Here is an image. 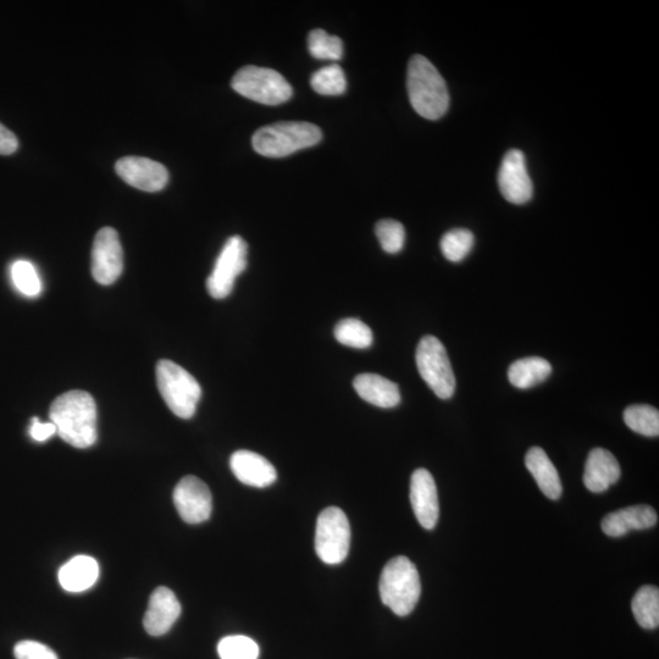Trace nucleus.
<instances>
[{"label": "nucleus", "instance_id": "obj_21", "mask_svg": "<svg viewBox=\"0 0 659 659\" xmlns=\"http://www.w3.org/2000/svg\"><path fill=\"white\" fill-rule=\"evenodd\" d=\"M99 566L90 556H76L59 570V583L68 592H82L96 584Z\"/></svg>", "mask_w": 659, "mask_h": 659}, {"label": "nucleus", "instance_id": "obj_33", "mask_svg": "<svg viewBox=\"0 0 659 659\" xmlns=\"http://www.w3.org/2000/svg\"><path fill=\"white\" fill-rule=\"evenodd\" d=\"M29 433L33 440L44 442L51 439L54 434H57V428H55V425L52 422L41 423L40 419L33 418Z\"/></svg>", "mask_w": 659, "mask_h": 659}, {"label": "nucleus", "instance_id": "obj_3", "mask_svg": "<svg viewBox=\"0 0 659 659\" xmlns=\"http://www.w3.org/2000/svg\"><path fill=\"white\" fill-rule=\"evenodd\" d=\"M379 590L382 603L393 613L400 617L411 614L422 595L420 575L411 559H391L382 570Z\"/></svg>", "mask_w": 659, "mask_h": 659}, {"label": "nucleus", "instance_id": "obj_12", "mask_svg": "<svg viewBox=\"0 0 659 659\" xmlns=\"http://www.w3.org/2000/svg\"><path fill=\"white\" fill-rule=\"evenodd\" d=\"M498 186L502 196L513 204L528 203L533 197V182L526 169L525 155L519 149H512L503 158L498 171Z\"/></svg>", "mask_w": 659, "mask_h": 659}, {"label": "nucleus", "instance_id": "obj_2", "mask_svg": "<svg viewBox=\"0 0 659 659\" xmlns=\"http://www.w3.org/2000/svg\"><path fill=\"white\" fill-rule=\"evenodd\" d=\"M407 88L415 112L424 119L439 120L450 107V93L434 64L414 55L408 65Z\"/></svg>", "mask_w": 659, "mask_h": 659}, {"label": "nucleus", "instance_id": "obj_20", "mask_svg": "<svg viewBox=\"0 0 659 659\" xmlns=\"http://www.w3.org/2000/svg\"><path fill=\"white\" fill-rule=\"evenodd\" d=\"M525 465L539 485L542 494L550 500H558L562 496L563 486L555 465L547 453L540 447L530 448L526 453Z\"/></svg>", "mask_w": 659, "mask_h": 659}, {"label": "nucleus", "instance_id": "obj_17", "mask_svg": "<svg viewBox=\"0 0 659 659\" xmlns=\"http://www.w3.org/2000/svg\"><path fill=\"white\" fill-rule=\"evenodd\" d=\"M622 475L620 465L613 454L603 448H595L587 457L584 473L586 489L602 494L616 484Z\"/></svg>", "mask_w": 659, "mask_h": 659}, {"label": "nucleus", "instance_id": "obj_6", "mask_svg": "<svg viewBox=\"0 0 659 659\" xmlns=\"http://www.w3.org/2000/svg\"><path fill=\"white\" fill-rule=\"evenodd\" d=\"M231 86L242 97L265 105L285 103L293 94L290 83L278 71L253 65L238 70Z\"/></svg>", "mask_w": 659, "mask_h": 659}, {"label": "nucleus", "instance_id": "obj_32", "mask_svg": "<svg viewBox=\"0 0 659 659\" xmlns=\"http://www.w3.org/2000/svg\"><path fill=\"white\" fill-rule=\"evenodd\" d=\"M16 659H59L57 653L41 642L25 640L14 647Z\"/></svg>", "mask_w": 659, "mask_h": 659}, {"label": "nucleus", "instance_id": "obj_31", "mask_svg": "<svg viewBox=\"0 0 659 659\" xmlns=\"http://www.w3.org/2000/svg\"><path fill=\"white\" fill-rule=\"evenodd\" d=\"M375 232L386 253L396 254L402 251L406 241V230L401 223L392 219L381 220L376 224Z\"/></svg>", "mask_w": 659, "mask_h": 659}, {"label": "nucleus", "instance_id": "obj_34", "mask_svg": "<svg viewBox=\"0 0 659 659\" xmlns=\"http://www.w3.org/2000/svg\"><path fill=\"white\" fill-rule=\"evenodd\" d=\"M18 148V138L7 127L0 124V155L14 154Z\"/></svg>", "mask_w": 659, "mask_h": 659}, {"label": "nucleus", "instance_id": "obj_14", "mask_svg": "<svg viewBox=\"0 0 659 659\" xmlns=\"http://www.w3.org/2000/svg\"><path fill=\"white\" fill-rule=\"evenodd\" d=\"M411 502L415 517L426 530H433L439 522V495L433 475L426 469H418L412 475Z\"/></svg>", "mask_w": 659, "mask_h": 659}, {"label": "nucleus", "instance_id": "obj_22", "mask_svg": "<svg viewBox=\"0 0 659 659\" xmlns=\"http://www.w3.org/2000/svg\"><path fill=\"white\" fill-rule=\"evenodd\" d=\"M552 373V365L541 357L519 359L508 369L509 382L518 389L526 390L541 384Z\"/></svg>", "mask_w": 659, "mask_h": 659}, {"label": "nucleus", "instance_id": "obj_10", "mask_svg": "<svg viewBox=\"0 0 659 659\" xmlns=\"http://www.w3.org/2000/svg\"><path fill=\"white\" fill-rule=\"evenodd\" d=\"M124 252L118 232L104 227L94 238L92 249V276L103 286L113 285L123 274Z\"/></svg>", "mask_w": 659, "mask_h": 659}, {"label": "nucleus", "instance_id": "obj_15", "mask_svg": "<svg viewBox=\"0 0 659 659\" xmlns=\"http://www.w3.org/2000/svg\"><path fill=\"white\" fill-rule=\"evenodd\" d=\"M181 614V603L168 587L160 586L149 598L143 625L149 635L162 636L174 627Z\"/></svg>", "mask_w": 659, "mask_h": 659}, {"label": "nucleus", "instance_id": "obj_18", "mask_svg": "<svg viewBox=\"0 0 659 659\" xmlns=\"http://www.w3.org/2000/svg\"><path fill=\"white\" fill-rule=\"evenodd\" d=\"M657 522V512L651 506H631L607 514L602 520V531L607 536L622 537L633 530L651 529Z\"/></svg>", "mask_w": 659, "mask_h": 659}, {"label": "nucleus", "instance_id": "obj_29", "mask_svg": "<svg viewBox=\"0 0 659 659\" xmlns=\"http://www.w3.org/2000/svg\"><path fill=\"white\" fill-rule=\"evenodd\" d=\"M308 49L314 58L337 62L342 58L343 43L341 38L318 29L309 33Z\"/></svg>", "mask_w": 659, "mask_h": 659}, {"label": "nucleus", "instance_id": "obj_7", "mask_svg": "<svg viewBox=\"0 0 659 659\" xmlns=\"http://www.w3.org/2000/svg\"><path fill=\"white\" fill-rule=\"evenodd\" d=\"M415 361L420 376L441 400H450L456 391L450 358L445 346L434 336H424L420 340Z\"/></svg>", "mask_w": 659, "mask_h": 659}, {"label": "nucleus", "instance_id": "obj_24", "mask_svg": "<svg viewBox=\"0 0 659 659\" xmlns=\"http://www.w3.org/2000/svg\"><path fill=\"white\" fill-rule=\"evenodd\" d=\"M335 339L341 345L365 350L371 347L374 341L373 331L362 320L348 318L337 323L334 330Z\"/></svg>", "mask_w": 659, "mask_h": 659}, {"label": "nucleus", "instance_id": "obj_8", "mask_svg": "<svg viewBox=\"0 0 659 659\" xmlns=\"http://www.w3.org/2000/svg\"><path fill=\"white\" fill-rule=\"evenodd\" d=\"M351 546V526L342 509L329 507L319 515L315 531V551L325 564H341Z\"/></svg>", "mask_w": 659, "mask_h": 659}, {"label": "nucleus", "instance_id": "obj_9", "mask_svg": "<svg viewBox=\"0 0 659 659\" xmlns=\"http://www.w3.org/2000/svg\"><path fill=\"white\" fill-rule=\"evenodd\" d=\"M248 246L241 236L229 238L207 280V290L215 299H224L234 291L235 281L248 264Z\"/></svg>", "mask_w": 659, "mask_h": 659}, {"label": "nucleus", "instance_id": "obj_19", "mask_svg": "<svg viewBox=\"0 0 659 659\" xmlns=\"http://www.w3.org/2000/svg\"><path fill=\"white\" fill-rule=\"evenodd\" d=\"M354 390L365 402L379 408H395L401 403V392L395 382L376 374H361L353 381Z\"/></svg>", "mask_w": 659, "mask_h": 659}, {"label": "nucleus", "instance_id": "obj_26", "mask_svg": "<svg viewBox=\"0 0 659 659\" xmlns=\"http://www.w3.org/2000/svg\"><path fill=\"white\" fill-rule=\"evenodd\" d=\"M11 280L21 295L35 298L41 295L42 281L35 265L27 260H16L10 269Z\"/></svg>", "mask_w": 659, "mask_h": 659}, {"label": "nucleus", "instance_id": "obj_1", "mask_svg": "<svg viewBox=\"0 0 659 659\" xmlns=\"http://www.w3.org/2000/svg\"><path fill=\"white\" fill-rule=\"evenodd\" d=\"M49 418L60 439L76 448H88L98 439L97 404L85 391H69L52 403Z\"/></svg>", "mask_w": 659, "mask_h": 659}, {"label": "nucleus", "instance_id": "obj_23", "mask_svg": "<svg viewBox=\"0 0 659 659\" xmlns=\"http://www.w3.org/2000/svg\"><path fill=\"white\" fill-rule=\"evenodd\" d=\"M636 622L640 627L653 630L659 625V590L652 585L642 586L631 602Z\"/></svg>", "mask_w": 659, "mask_h": 659}, {"label": "nucleus", "instance_id": "obj_4", "mask_svg": "<svg viewBox=\"0 0 659 659\" xmlns=\"http://www.w3.org/2000/svg\"><path fill=\"white\" fill-rule=\"evenodd\" d=\"M323 138L317 125L306 121H282L259 129L252 138L254 151L267 158H285L313 147Z\"/></svg>", "mask_w": 659, "mask_h": 659}, {"label": "nucleus", "instance_id": "obj_16", "mask_svg": "<svg viewBox=\"0 0 659 659\" xmlns=\"http://www.w3.org/2000/svg\"><path fill=\"white\" fill-rule=\"evenodd\" d=\"M232 473L242 484L258 489L273 485L278 479L274 465L267 458L252 451H237L230 459Z\"/></svg>", "mask_w": 659, "mask_h": 659}, {"label": "nucleus", "instance_id": "obj_27", "mask_svg": "<svg viewBox=\"0 0 659 659\" xmlns=\"http://www.w3.org/2000/svg\"><path fill=\"white\" fill-rule=\"evenodd\" d=\"M313 90L323 96H340L347 90V80L340 65L332 64L320 69L310 79Z\"/></svg>", "mask_w": 659, "mask_h": 659}, {"label": "nucleus", "instance_id": "obj_13", "mask_svg": "<svg viewBox=\"0 0 659 659\" xmlns=\"http://www.w3.org/2000/svg\"><path fill=\"white\" fill-rule=\"evenodd\" d=\"M115 171L127 185L145 192L164 190L169 182V171L163 164L142 157L121 158Z\"/></svg>", "mask_w": 659, "mask_h": 659}, {"label": "nucleus", "instance_id": "obj_25", "mask_svg": "<svg viewBox=\"0 0 659 659\" xmlns=\"http://www.w3.org/2000/svg\"><path fill=\"white\" fill-rule=\"evenodd\" d=\"M624 422L635 433L657 437L659 435V412L647 404H636L624 411Z\"/></svg>", "mask_w": 659, "mask_h": 659}, {"label": "nucleus", "instance_id": "obj_28", "mask_svg": "<svg viewBox=\"0 0 659 659\" xmlns=\"http://www.w3.org/2000/svg\"><path fill=\"white\" fill-rule=\"evenodd\" d=\"M440 246L447 260L459 263L472 251L474 235L469 230L454 229L443 235Z\"/></svg>", "mask_w": 659, "mask_h": 659}, {"label": "nucleus", "instance_id": "obj_30", "mask_svg": "<svg viewBox=\"0 0 659 659\" xmlns=\"http://www.w3.org/2000/svg\"><path fill=\"white\" fill-rule=\"evenodd\" d=\"M218 652L221 659H258L257 642L243 635L227 636L219 642Z\"/></svg>", "mask_w": 659, "mask_h": 659}, {"label": "nucleus", "instance_id": "obj_11", "mask_svg": "<svg viewBox=\"0 0 659 659\" xmlns=\"http://www.w3.org/2000/svg\"><path fill=\"white\" fill-rule=\"evenodd\" d=\"M174 503L180 517L187 524L207 522L213 511L209 487L197 476L188 475L176 485Z\"/></svg>", "mask_w": 659, "mask_h": 659}, {"label": "nucleus", "instance_id": "obj_5", "mask_svg": "<svg viewBox=\"0 0 659 659\" xmlns=\"http://www.w3.org/2000/svg\"><path fill=\"white\" fill-rule=\"evenodd\" d=\"M157 384L166 406L176 417L191 419L202 398V387L187 370L171 361H160L155 369Z\"/></svg>", "mask_w": 659, "mask_h": 659}]
</instances>
